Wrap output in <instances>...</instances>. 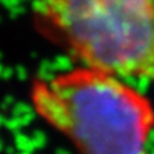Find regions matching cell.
Segmentation results:
<instances>
[{
    "label": "cell",
    "mask_w": 154,
    "mask_h": 154,
    "mask_svg": "<svg viewBox=\"0 0 154 154\" xmlns=\"http://www.w3.org/2000/svg\"><path fill=\"white\" fill-rule=\"evenodd\" d=\"M35 111L89 154L142 153L154 130V107L112 73L84 66L31 87Z\"/></svg>",
    "instance_id": "6da1fadb"
},
{
    "label": "cell",
    "mask_w": 154,
    "mask_h": 154,
    "mask_svg": "<svg viewBox=\"0 0 154 154\" xmlns=\"http://www.w3.org/2000/svg\"><path fill=\"white\" fill-rule=\"evenodd\" d=\"M35 12L84 65L154 81V0H37Z\"/></svg>",
    "instance_id": "7a4b0ae2"
}]
</instances>
